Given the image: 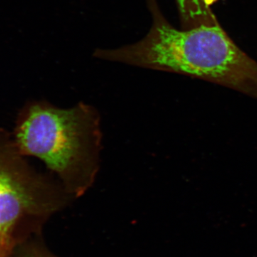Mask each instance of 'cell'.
<instances>
[{
  "mask_svg": "<svg viewBox=\"0 0 257 257\" xmlns=\"http://www.w3.org/2000/svg\"><path fill=\"white\" fill-rule=\"evenodd\" d=\"M153 25L141 41L97 50L98 58L190 76L257 99V62L239 48L219 24L177 30L150 5Z\"/></svg>",
  "mask_w": 257,
  "mask_h": 257,
  "instance_id": "cell-1",
  "label": "cell"
},
{
  "mask_svg": "<svg viewBox=\"0 0 257 257\" xmlns=\"http://www.w3.org/2000/svg\"><path fill=\"white\" fill-rule=\"evenodd\" d=\"M13 138L20 153L42 160L74 199L95 182L102 133L94 106L81 102L65 109L46 101L28 103L19 113Z\"/></svg>",
  "mask_w": 257,
  "mask_h": 257,
  "instance_id": "cell-2",
  "label": "cell"
},
{
  "mask_svg": "<svg viewBox=\"0 0 257 257\" xmlns=\"http://www.w3.org/2000/svg\"><path fill=\"white\" fill-rule=\"evenodd\" d=\"M24 157L14 138L0 128V257H11L74 199L59 181L36 172Z\"/></svg>",
  "mask_w": 257,
  "mask_h": 257,
  "instance_id": "cell-3",
  "label": "cell"
},
{
  "mask_svg": "<svg viewBox=\"0 0 257 257\" xmlns=\"http://www.w3.org/2000/svg\"><path fill=\"white\" fill-rule=\"evenodd\" d=\"M182 28L189 30L202 25H218L209 0H176Z\"/></svg>",
  "mask_w": 257,
  "mask_h": 257,
  "instance_id": "cell-4",
  "label": "cell"
},
{
  "mask_svg": "<svg viewBox=\"0 0 257 257\" xmlns=\"http://www.w3.org/2000/svg\"><path fill=\"white\" fill-rule=\"evenodd\" d=\"M18 257H58L47 249L39 239L32 240L22 245Z\"/></svg>",
  "mask_w": 257,
  "mask_h": 257,
  "instance_id": "cell-5",
  "label": "cell"
}]
</instances>
